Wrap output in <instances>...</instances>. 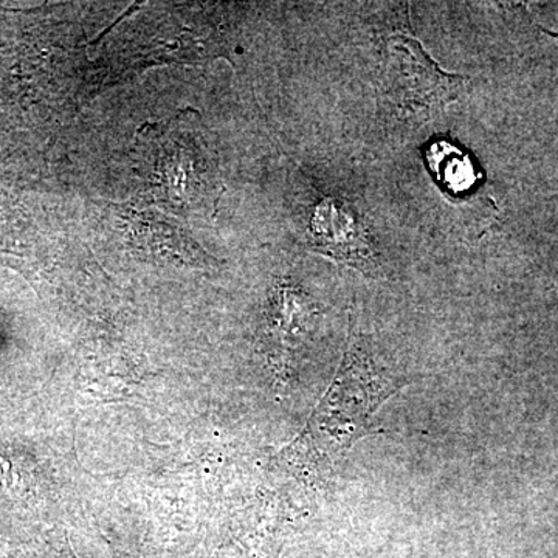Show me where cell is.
I'll return each instance as SVG.
<instances>
[{"instance_id":"1","label":"cell","mask_w":558,"mask_h":558,"mask_svg":"<svg viewBox=\"0 0 558 558\" xmlns=\"http://www.w3.org/2000/svg\"><path fill=\"white\" fill-rule=\"evenodd\" d=\"M312 241L319 252L363 270L376 267V252L365 220L348 202H319L311 220Z\"/></svg>"},{"instance_id":"2","label":"cell","mask_w":558,"mask_h":558,"mask_svg":"<svg viewBox=\"0 0 558 558\" xmlns=\"http://www.w3.org/2000/svg\"><path fill=\"white\" fill-rule=\"evenodd\" d=\"M427 161L440 185L451 193L469 191L480 178L469 154L449 142L433 143L427 149Z\"/></svg>"}]
</instances>
